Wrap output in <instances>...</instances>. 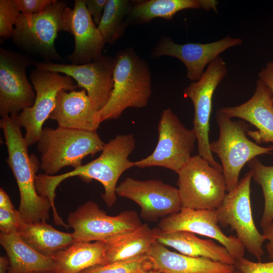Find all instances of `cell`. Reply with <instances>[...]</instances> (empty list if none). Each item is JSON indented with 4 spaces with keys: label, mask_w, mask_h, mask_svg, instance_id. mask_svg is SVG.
I'll use <instances>...</instances> for the list:
<instances>
[{
    "label": "cell",
    "mask_w": 273,
    "mask_h": 273,
    "mask_svg": "<svg viewBox=\"0 0 273 273\" xmlns=\"http://www.w3.org/2000/svg\"><path fill=\"white\" fill-rule=\"evenodd\" d=\"M135 147L132 134H118L105 143L99 157L85 165L60 175H36V189L39 195L49 199L55 213V191L62 181L73 176H78L87 183L95 179L104 187L103 200L107 206L111 207L117 200L115 190L119 177L124 171L134 166V162L130 161L128 157Z\"/></svg>",
    "instance_id": "cell-1"
},
{
    "label": "cell",
    "mask_w": 273,
    "mask_h": 273,
    "mask_svg": "<svg viewBox=\"0 0 273 273\" xmlns=\"http://www.w3.org/2000/svg\"><path fill=\"white\" fill-rule=\"evenodd\" d=\"M17 116H5L0 120L8 157L6 159L16 180L20 197L19 211L26 222L49 219L52 204L47 198L39 195L35 178L39 163L35 155H29L28 145L22 136Z\"/></svg>",
    "instance_id": "cell-2"
},
{
    "label": "cell",
    "mask_w": 273,
    "mask_h": 273,
    "mask_svg": "<svg viewBox=\"0 0 273 273\" xmlns=\"http://www.w3.org/2000/svg\"><path fill=\"white\" fill-rule=\"evenodd\" d=\"M115 58L113 88L108 102L98 111L101 123L118 118L128 108L146 107L152 94L149 66L132 48L118 51Z\"/></svg>",
    "instance_id": "cell-3"
},
{
    "label": "cell",
    "mask_w": 273,
    "mask_h": 273,
    "mask_svg": "<svg viewBox=\"0 0 273 273\" xmlns=\"http://www.w3.org/2000/svg\"><path fill=\"white\" fill-rule=\"evenodd\" d=\"M104 144L97 131L44 127L37 143L40 168L49 175L68 166L76 169L82 165L84 158L102 151Z\"/></svg>",
    "instance_id": "cell-4"
},
{
    "label": "cell",
    "mask_w": 273,
    "mask_h": 273,
    "mask_svg": "<svg viewBox=\"0 0 273 273\" xmlns=\"http://www.w3.org/2000/svg\"><path fill=\"white\" fill-rule=\"evenodd\" d=\"M216 118L219 135L210 143L209 148L220 159L226 190L230 192L238 186L244 166L258 155L273 153V146L262 147L250 140L247 136L250 125L245 120L233 121L220 109Z\"/></svg>",
    "instance_id": "cell-5"
},
{
    "label": "cell",
    "mask_w": 273,
    "mask_h": 273,
    "mask_svg": "<svg viewBox=\"0 0 273 273\" xmlns=\"http://www.w3.org/2000/svg\"><path fill=\"white\" fill-rule=\"evenodd\" d=\"M67 7L65 2L56 0L42 12L21 13L12 37L14 43L44 61H64L56 51L55 42L59 32L63 31V15Z\"/></svg>",
    "instance_id": "cell-6"
},
{
    "label": "cell",
    "mask_w": 273,
    "mask_h": 273,
    "mask_svg": "<svg viewBox=\"0 0 273 273\" xmlns=\"http://www.w3.org/2000/svg\"><path fill=\"white\" fill-rule=\"evenodd\" d=\"M177 174L182 208L216 210L221 205L227 192L222 170L198 154L193 156Z\"/></svg>",
    "instance_id": "cell-7"
},
{
    "label": "cell",
    "mask_w": 273,
    "mask_h": 273,
    "mask_svg": "<svg viewBox=\"0 0 273 273\" xmlns=\"http://www.w3.org/2000/svg\"><path fill=\"white\" fill-rule=\"evenodd\" d=\"M158 140L153 152L134 162L140 168L158 166L178 173L189 161L197 141L193 129H188L169 108L161 113L158 125Z\"/></svg>",
    "instance_id": "cell-8"
},
{
    "label": "cell",
    "mask_w": 273,
    "mask_h": 273,
    "mask_svg": "<svg viewBox=\"0 0 273 273\" xmlns=\"http://www.w3.org/2000/svg\"><path fill=\"white\" fill-rule=\"evenodd\" d=\"M252 174L250 170L239 180L238 186L228 192L221 205L216 209L218 224L222 228L230 226L245 249L261 262L264 255L262 245L265 239L257 230L252 213L250 184Z\"/></svg>",
    "instance_id": "cell-9"
},
{
    "label": "cell",
    "mask_w": 273,
    "mask_h": 273,
    "mask_svg": "<svg viewBox=\"0 0 273 273\" xmlns=\"http://www.w3.org/2000/svg\"><path fill=\"white\" fill-rule=\"evenodd\" d=\"M227 72L225 62L218 56L208 64L199 80L193 81L184 90V97L190 99L194 106L192 129L196 135L199 155L222 171L221 165L215 160L210 150L209 132L213 95Z\"/></svg>",
    "instance_id": "cell-10"
},
{
    "label": "cell",
    "mask_w": 273,
    "mask_h": 273,
    "mask_svg": "<svg viewBox=\"0 0 273 273\" xmlns=\"http://www.w3.org/2000/svg\"><path fill=\"white\" fill-rule=\"evenodd\" d=\"M29 77L36 92L35 101L31 107L17 116L21 127L25 128L24 138L28 146L37 143L43 124L55 107L58 93L62 89L75 90L78 86L69 76L36 68Z\"/></svg>",
    "instance_id": "cell-11"
},
{
    "label": "cell",
    "mask_w": 273,
    "mask_h": 273,
    "mask_svg": "<svg viewBox=\"0 0 273 273\" xmlns=\"http://www.w3.org/2000/svg\"><path fill=\"white\" fill-rule=\"evenodd\" d=\"M142 223L132 210L109 216L93 201H88L69 213L67 224L73 229L74 241H104L115 235L130 232Z\"/></svg>",
    "instance_id": "cell-12"
},
{
    "label": "cell",
    "mask_w": 273,
    "mask_h": 273,
    "mask_svg": "<svg viewBox=\"0 0 273 273\" xmlns=\"http://www.w3.org/2000/svg\"><path fill=\"white\" fill-rule=\"evenodd\" d=\"M28 57L0 49V115L17 116L31 107L36 94L26 75V68L32 63Z\"/></svg>",
    "instance_id": "cell-13"
},
{
    "label": "cell",
    "mask_w": 273,
    "mask_h": 273,
    "mask_svg": "<svg viewBox=\"0 0 273 273\" xmlns=\"http://www.w3.org/2000/svg\"><path fill=\"white\" fill-rule=\"evenodd\" d=\"M35 68L61 73L71 77L82 87L98 111L108 102L114 86L115 58L103 55L92 62L82 65L65 64L53 62H37Z\"/></svg>",
    "instance_id": "cell-14"
},
{
    "label": "cell",
    "mask_w": 273,
    "mask_h": 273,
    "mask_svg": "<svg viewBox=\"0 0 273 273\" xmlns=\"http://www.w3.org/2000/svg\"><path fill=\"white\" fill-rule=\"evenodd\" d=\"M115 192L138 204L141 217L149 221L178 212L182 208L178 189L161 180L127 177L117 186Z\"/></svg>",
    "instance_id": "cell-15"
},
{
    "label": "cell",
    "mask_w": 273,
    "mask_h": 273,
    "mask_svg": "<svg viewBox=\"0 0 273 273\" xmlns=\"http://www.w3.org/2000/svg\"><path fill=\"white\" fill-rule=\"evenodd\" d=\"M242 43L241 38L227 36L210 43L189 42L179 44L174 42L170 37L163 36L156 43L151 56L154 58L170 56L178 59L186 67L188 79L196 81L202 76L205 67L220 53Z\"/></svg>",
    "instance_id": "cell-16"
},
{
    "label": "cell",
    "mask_w": 273,
    "mask_h": 273,
    "mask_svg": "<svg viewBox=\"0 0 273 273\" xmlns=\"http://www.w3.org/2000/svg\"><path fill=\"white\" fill-rule=\"evenodd\" d=\"M219 226L216 210L186 208L161 218L158 223L164 232L184 231L215 239L235 260L243 257L246 249L242 243L237 237L226 236Z\"/></svg>",
    "instance_id": "cell-17"
},
{
    "label": "cell",
    "mask_w": 273,
    "mask_h": 273,
    "mask_svg": "<svg viewBox=\"0 0 273 273\" xmlns=\"http://www.w3.org/2000/svg\"><path fill=\"white\" fill-rule=\"evenodd\" d=\"M63 31L70 32L74 37V51L67 57L72 64H87L103 55L105 43L86 9L85 0H75L72 9L66 8Z\"/></svg>",
    "instance_id": "cell-18"
},
{
    "label": "cell",
    "mask_w": 273,
    "mask_h": 273,
    "mask_svg": "<svg viewBox=\"0 0 273 273\" xmlns=\"http://www.w3.org/2000/svg\"><path fill=\"white\" fill-rule=\"evenodd\" d=\"M253 96L246 102L236 106L222 107L220 111L231 118L247 121L257 129H249L247 135L258 144L273 143V104L271 93L263 81L258 79Z\"/></svg>",
    "instance_id": "cell-19"
},
{
    "label": "cell",
    "mask_w": 273,
    "mask_h": 273,
    "mask_svg": "<svg viewBox=\"0 0 273 273\" xmlns=\"http://www.w3.org/2000/svg\"><path fill=\"white\" fill-rule=\"evenodd\" d=\"M61 90L49 118L58 126L88 131H97L101 122L97 109L84 89L80 91Z\"/></svg>",
    "instance_id": "cell-20"
},
{
    "label": "cell",
    "mask_w": 273,
    "mask_h": 273,
    "mask_svg": "<svg viewBox=\"0 0 273 273\" xmlns=\"http://www.w3.org/2000/svg\"><path fill=\"white\" fill-rule=\"evenodd\" d=\"M147 254L153 269L163 273H232L236 270L234 265L171 251L157 241Z\"/></svg>",
    "instance_id": "cell-21"
},
{
    "label": "cell",
    "mask_w": 273,
    "mask_h": 273,
    "mask_svg": "<svg viewBox=\"0 0 273 273\" xmlns=\"http://www.w3.org/2000/svg\"><path fill=\"white\" fill-rule=\"evenodd\" d=\"M156 241L192 257H201L221 263L233 265L235 259L223 246L210 239H202L191 232L179 231L164 232L158 227L152 229Z\"/></svg>",
    "instance_id": "cell-22"
},
{
    "label": "cell",
    "mask_w": 273,
    "mask_h": 273,
    "mask_svg": "<svg viewBox=\"0 0 273 273\" xmlns=\"http://www.w3.org/2000/svg\"><path fill=\"white\" fill-rule=\"evenodd\" d=\"M53 273H80L92 267L107 264L103 241H74L67 248L51 257Z\"/></svg>",
    "instance_id": "cell-23"
},
{
    "label": "cell",
    "mask_w": 273,
    "mask_h": 273,
    "mask_svg": "<svg viewBox=\"0 0 273 273\" xmlns=\"http://www.w3.org/2000/svg\"><path fill=\"white\" fill-rule=\"evenodd\" d=\"M0 244L9 260V273L53 272L54 263L52 258L35 250L19 234L1 233Z\"/></svg>",
    "instance_id": "cell-24"
},
{
    "label": "cell",
    "mask_w": 273,
    "mask_h": 273,
    "mask_svg": "<svg viewBox=\"0 0 273 273\" xmlns=\"http://www.w3.org/2000/svg\"><path fill=\"white\" fill-rule=\"evenodd\" d=\"M215 0H149L132 6L128 16V25L149 23L160 18L172 20L175 14L185 9L202 8L217 13Z\"/></svg>",
    "instance_id": "cell-25"
},
{
    "label": "cell",
    "mask_w": 273,
    "mask_h": 273,
    "mask_svg": "<svg viewBox=\"0 0 273 273\" xmlns=\"http://www.w3.org/2000/svg\"><path fill=\"white\" fill-rule=\"evenodd\" d=\"M107 263L124 261L147 254L154 242L152 229L147 223L136 229L102 241Z\"/></svg>",
    "instance_id": "cell-26"
},
{
    "label": "cell",
    "mask_w": 273,
    "mask_h": 273,
    "mask_svg": "<svg viewBox=\"0 0 273 273\" xmlns=\"http://www.w3.org/2000/svg\"><path fill=\"white\" fill-rule=\"evenodd\" d=\"M18 234L27 244L49 257L67 248L74 242L72 233L59 231L46 221L30 223L23 221Z\"/></svg>",
    "instance_id": "cell-27"
},
{
    "label": "cell",
    "mask_w": 273,
    "mask_h": 273,
    "mask_svg": "<svg viewBox=\"0 0 273 273\" xmlns=\"http://www.w3.org/2000/svg\"><path fill=\"white\" fill-rule=\"evenodd\" d=\"M132 6L129 0H107L97 26L105 43H114L124 34Z\"/></svg>",
    "instance_id": "cell-28"
},
{
    "label": "cell",
    "mask_w": 273,
    "mask_h": 273,
    "mask_svg": "<svg viewBox=\"0 0 273 273\" xmlns=\"http://www.w3.org/2000/svg\"><path fill=\"white\" fill-rule=\"evenodd\" d=\"M255 182L262 189L264 206L260 221L262 229L273 221V166L263 164L257 157L247 163Z\"/></svg>",
    "instance_id": "cell-29"
},
{
    "label": "cell",
    "mask_w": 273,
    "mask_h": 273,
    "mask_svg": "<svg viewBox=\"0 0 273 273\" xmlns=\"http://www.w3.org/2000/svg\"><path fill=\"white\" fill-rule=\"evenodd\" d=\"M153 269L148 254L129 260L99 265L80 273H143Z\"/></svg>",
    "instance_id": "cell-30"
},
{
    "label": "cell",
    "mask_w": 273,
    "mask_h": 273,
    "mask_svg": "<svg viewBox=\"0 0 273 273\" xmlns=\"http://www.w3.org/2000/svg\"><path fill=\"white\" fill-rule=\"evenodd\" d=\"M20 12L15 0L0 1V36L6 39L12 37Z\"/></svg>",
    "instance_id": "cell-31"
},
{
    "label": "cell",
    "mask_w": 273,
    "mask_h": 273,
    "mask_svg": "<svg viewBox=\"0 0 273 273\" xmlns=\"http://www.w3.org/2000/svg\"><path fill=\"white\" fill-rule=\"evenodd\" d=\"M24 221L18 210H8L0 208V230L5 234L18 233Z\"/></svg>",
    "instance_id": "cell-32"
},
{
    "label": "cell",
    "mask_w": 273,
    "mask_h": 273,
    "mask_svg": "<svg viewBox=\"0 0 273 273\" xmlns=\"http://www.w3.org/2000/svg\"><path fill=\"white\" fill-rule=\"evenodd\" d=\"M233 265L236 270L242 273H273V260L256 262L243 257L236 259Z\"/></svg>",
    "instance_id": "cell-33"
},
{
    "label": "cell",
    "mask_w": 273,
    "mask_h": 273,
    "mask_svg": "<svg viewBox=\"0 0 273 273\" xmlns=\"http://www.w3.org/2000/svg\"><path fill=\"white\" fill-rule=\"evenodd\" d=\"M56 0H15L20 13L34 14L44 11Z\"/></svg>",
    "instance_id": "cell-34"
},
{
    "label": "cell",
    "mask_w": 273,
    "mask_h": 273,
    "mask_svg": "<svg viewBox=\"0 0 273 273\" xmlns=\"http://www.w3.org/2000/svg\"><path fill=\"white\" fill-rule=\"evenodd\" d=\"M107 0H85L86 9L96 25L102 19Z\"/></svg>",
    "instance_id": "cell-35"
},
{
    "label": "cell",
    "mask_w": 273,
    "mask_h": 273,
    "mask_svg": "<svg viewBox=\"0 0 273 273\" xmlns=\"http://www.w3.org/2000/svg\"><path fill=\"white\" fill-rule=\"evenodd\" d=\"M259 78L262 80L268 87L271 93L273 104V61L267 63L258 74Z\"/></svg>",
    "instance_id": "cell-36"
},
{
    "label": "cell",
    "mask_w": 273,
    "mask_h": 273,
    "mask_svg": "<svg viewBox=\"0 0 273 273\" xmlns=\"http://www.w3.org/2000/svg\"><path fill=\"white\" fill-rule=\"evenodd\" d=\"M263 235L265 240L268 241L265 245L269 259L273 260V221L268 226L263 229Z\"/></svg>",
    "instance_id": "cell-37"
},
{
    "label": "cell",
    "mask_w": 273,
    "mask_h": 273,
    "mask_svg": "<svg viewBox=\"0 0 273 273\" xmlns=\"http://www.w3.org/2000/svg\"><path fill=\"white\" fill-rule=\"evenodd\" d=\"M0 208L8 210L15 209L9 196L3 188L0 189Z\"/></svg>",
    "instance_id": "cell-38"
},
{
    "label": "cell",
    "mask_w": 273,
    "mask_h": 273,
    "mask_svg": "<svg viewBox=\"0 0 273 273\" xmlns=\"http://www.w3.org/2000/svg\"><path fill=\"white\" fill-rule=\"evenodd\" d=\"M10 262L6 256L0 257V273H9Z\"/></svg>",
    "instance_id": "cell-39"
},
{
    "label": "cell",
    "mask_w": 273,
    "mask_h": 273,
    "mask_svg": "<svg viewBox=\"0 0 273 273\" xmlns=\"http://www.w3.org/2000/svg\"><path fill=\"white\" fill-rule=\"evenodd\" d=\"M143 273H163V272L153 269L144 272Z\"/></svg>",
    "instance_id": "cell-40"
},
{
    "label": "cell",
    "mask_w": 273,
    "mask_h": 273,
    "mask_svg": "<svg viewBox=\"0 0 273 273\" xmlns=\"http://www.w3.org/2000/svg\"><path fill=\"white\" fill-rule=\"evenodd\" d=\"M232 273H242V272L239 270H236L235 271H233Z\"/></svg>",
    "instance_id": "cell-41"
},
{
    "label": "cell",
    "mask_w": 273,
    "mask_h": 273,
    "mask_svg": "<svg viewBox=\"0 0 273 273\" xmlns=\"http://www.w3.org/2000/svg\"><path fill=\"white\" fill-rule=\"evenodd\" d=\"M32 273H53L51 272H32Z\"/></svg>",
    "instance_id": "cell-42"
}]
</instances>
